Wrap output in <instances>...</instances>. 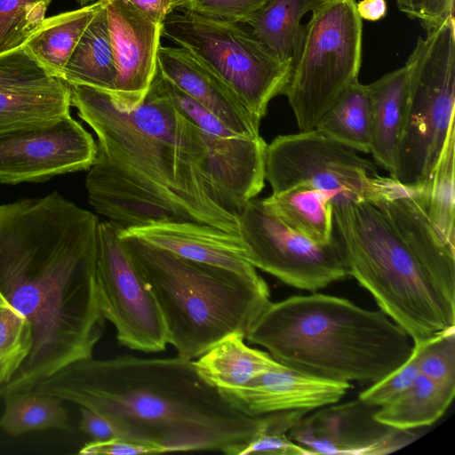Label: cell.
I'll list each match as a JSON object with an SVG mask.
<instances>
[{
  "label": "cell",
  "mask_w": 455,
  "mask_h": 455,
  "mask_svg": "<svg viewBox=\"0 0 455 455\" xmlns=\"http://www.w3.org/2000/svg\"><path fill=\"white\" fill-rule=\"evenodd\" d=\"M265 180L272 193L307 184L333 199L377 201L411 193L390 176H379L373 163L316 129L280 135L267 145Z\"/></svg>",
  "instance_id": "cell-10"
},
{
  "label": "cell",
  "mask_w": 455,
  "mask_h": 455,
  "mask_svg": "<svg viewBox=\"0 0 455 455\" xmlns=\"http://www.w3.org/2000/svg\"><path fill=\"white\" fill-rule=\"evenodd\" d=\"M92 136L70 115L0 132V183L37 182L89 170Z\"/></svg>",
  "instance_id": "cell-14"
},
{
  "label": "cell",
  "mask_w": 455,
  "mask_h": 455,
  "mask_svg": "<svg viewBox=\"0 0 455 455\" xmlns=\"http://www.w3.org/2000/svg\"><path fill=\"white\" fill-rule=\"evenodd\" d=\"M121 227L99 222L96 281L104 318L122 346L145 353L165 349L166 330L158 304L123 246Z\"/></svg>",
  "instance_id": "cell-12"
},
{
  "label": "cell",
  "mask_w": 455,
  "mask_h": 455,
  "mask_svg": "<svg viewBox=\"0 0 455 455\" xmlns=\"http://www.w3.org/2000/svg\"><path fill=\"white\" fill-rule=\"evenodd\" d=\"M98 218L60 194L0 204V291L33 345L0 398L92 357L105 321L96 281Z\"/></svg>",
  "instance_id": "cell-2"
},
{
  "label": "cell",
  "mask_w": 455,
  "mask_h": 455,
  "mask_svg": "<svg viewBox=\"0 0 455 455\" xmlns=\"http://www.w3.org/2000/svg\"><path fill=\"white\" fill-rule=\"evenodd\" d=\"M70 92L60 80L44 88L0 92V132L70 115Z\"/></svg>",
  "instance_id": "cell-28"
},
{
  "label": "cell",
  "mask_w": 455,
  "mask_h": 455,
  "mask_svg": "<svg viewBox=\"0 0 455 455\" xmlns=\"http://www.w3.org/2000/svg\"><path fill=\"white\" fill-rule=\"evenodd\" d=\"M32 345L30 323L0 291V388L25 363Z\"/></svg>",
  "instance_id": "cell-32"
},
{
  "label": "cell",
  "mask_w": 455,
  "mask_h": 455,
  "mask_svg": "<svg viewBox=\"0 0 455 455\" xmlns=\"http://www.w3.org/2000/svg\"><path fill=\"white\" fill-rule=\"evenodd\" d=\"M322 1L269 0L243 24L248 25L252 34L281 60L292 63L303 31L301 19Z\"/></svg>",
  "instance_id": "cell-27"
},
{
  "label": "cell",
  "mask_w": 455,
  "mask_h": 455,
  "mask_svg": "<svg viewBox=\"0 0 455 455\" xmlns=\"http://www.w3.org/2000/svg\"><path fill=\"white\" fill-rule=\"evenodd\" d=\"M419 355V346L413 343L410 357L395 371L362 391L358 399L377 408L394 399L409 387L420 373Z\"/></svg>",
  "instance_id": "cell-36"
},
{
  "label": "cell",
  "mask_w": 455,
  "mask_h": 455,
  "mask_svg": "<svg viewBox=\"0 0 455 455\" xmlns=\"http://www.w3.org/2000/svg\"><path fill=\"white\" fill-rule=\"evenodd\" d=\"M405 66V116L390 177L424 204L455 118L454 18L419 36Z\"/></svg>",
  "instance_id": "cell-7"
},
{
  "label": "cell",
  "mask_w": 455,
  "mask_h": 455,
  "mask_svg": "<svg viewBox=\"0 0 455 455\" xmlns=\"http://www.w3.org/2000/svg\"><path fill=\"white\" fill-rule=\"evenodd\" d=\"M361 402L328 405L303 416L288 432L289 437L313 455L387 454L413 442L411 430H398L376 421L373 409Z\"/></svg>",
  "instance_id": "cell-15"
},
{
  "label": "cell",
  "mask_w": 455,
  "mask_h": 455,
  "mask_svg": "<svg viewBox=\"0 0 455 455\" xmlns=\"http://www.w3.org/2000/svg\"><path fill=\"white\" fill-rule=\"evenodd\" d=\"M102 0H76L81 6H85L93 3H97Z\"/></svg>",
  "instance_id": "cell-44"
},
{
  "label": "cell",
  "mask_w": 455,
  "mask_h": 455,
  "mask_svg": "<svg viewBox=\"0 0 455 455\" xmlns=\"http://www.w3.org/2000/svg\"><path fill=\"white\" fill-rule=\"evenodd\" d=\"M308 411H291L269 413L262 427L247 441L228 447V455L272 454L313 455L292 441L289 430Z\"/></svg>",
  "instance_id": "cell-31"
},
{
  "label": "cell",
  "mask_w": 455,
  "mask_h": 455,
  "mask_svg": "<svg viewBox=\"0 0 455 455\" xmlns=\"http://www.w3.org/2000/svg\"><path fill=\"white\" fill-rule=\"evenodd\" d=\"M331 205L349 276L412 342L455 326V270L420 256L376 201L339 196Z\"/></svg>",
  "instance_id": "cell-5"
},
{
  "label": "cell",
  "mask_w": 455,
  "mask_h": 455,
  "mask_svg": "<svg viewBox=\"0 0 455 455\" xmlns=\"http://www.w3.org/2000/svg\"><path fill=\"white\" fill-rule=\"evenodd\" d=\"M413 343L419 346L421 374L437 381L455 382V326Z\"/></svg>",
  "instance_id": "cell-35"
},
{
  "label": "cell",
  "mask_w": 455,
  "mask_h": 455,
  "mask_svg": "<svg viewBox=\"0 0 455 455\" xmlns=\"http://www.w3.org/2000/svg\"><path fill=\"white\" fill-rule=\"evenodd\" d=\"M160 76L172 104L196 128L205 148L211 177L223 208L237 216L241 209L264 188L267 144L260 136L248 138L235 133Z\"/></svg>",
  "instance_id": "cell-13"
},
{
  "label": "cell",
  "mask_w": 455,
  "mask_h": 455,
  "mask_svg": "<svg viewBox=\"0 0 455 455\" xmlns=\"http://www.w3.org/2000/svg\"><path fill=\"white\" fill-rule=\"evenodd\" d=\"M331 194L299 184L264 198L265 204L289 228L318 243L334 238Z\"/></svg>",
  "instance_id": "cell-24"
},
{
  "label": "cell",
  "mask_w": 455,
  "mask_h": 455,
  "mask_svg": "<svg viewBox=\"0 0 455 455\" xmlns=\"http://www.w3.org/2000/svg\"><path fill=\"white\" fill-rule=\"evenodd\" d=\"M245 339L303 373L370 384L403 364L413 347L410 336L380 309L322 293L270 302Z\"/></svg>",
  "instance_id": "cell-4"
},
{
  "label": "cell",
  "mask_w": 455,
  "mask_h": 455,
  "mask_svg": "<svg viewBox=\"0 0 455 455\" xmlns=\"http://www.w3.org/2000/svg\"><path fill=\"white\" fill-rule=\"evenodd\" d=\"M126 235L180 257L228 268L245 275L257 274L247 260L238 235L206 224L167 221L121 229Z\"/></svg>",
  "instance_id": "cell-19"
},
{
  "label": "cell",
  "mask_w": 455,
  "mask_h": 455,
  "mask_svg": "<svg viewBox=\"0 0 455 455\" xmlns=\"http://www.w3.org/2000/svg\"><path fill=\"white\" fill-rule=\"evenodd\" d=\"M386 0H361L356 3V12L362 20L378 21L387 14Z\"/></svg>",
  "instance_id": "cell-42"
},
{
  "label": "cell",
  "mask_w": 455,
  "mask_h": 455,
  "mask_svg": "<svg viewBox=\"0 0 455 455\" xmlns=\"http://www.w3.org/2000/svg\"><path fill=\"white\" fill-rule=\"evenodd\" d=\"M80 429L95 441L120 437L115 426L103 415L84 406H80Z\"/></svg>",
  "instance_id": "cell-39"
},
{
  "label": "cell",
  "mask_w": 455,
  "mask_h": 455,
  "mask_svg": "<svg viewBox=\"0 0 455 455\" xmlns=\"http://www.w3.org/2000/svg\"><path fill=\"white\" fill-rule=\"evenodd\" d=\"M120 240L153 293L162 313L167 343L193 360L223 338L248 331L271 302L257 273L194 261L120 230Z\"/></svg>",
  "instance_id": "cell-6"
},
{
  "label": "cell",
  "mask_w": 455,
  "mask_h": 455,
  "mask_svg": "<svg viewBox=\"0 0 455 455\" xmlns=\"http://www.w3.org/2000/svg\"><path fill=\"white\" fill-rule=\"evenodd\" d=\"M116 68L110 95L121 109L142 103L157 74L162 24L152 20L128 0H102Z\"/></svg>",
  "instance_id": "cell-16"
},
{
  "label": "cell",
  "mask_w": 455,
  "mask_h": 455,
  "mask_svg": "<svg viewBox=\"0 0 455 455\" xmlns=\"http://www.w3.org/2000/svg\"><path fill=\"white\" fill-rule=\"evenodd\" d=\"M152 20L163 24L173 11L182 9L188 0H128Z\"/></svg>",
  "instance_id": "cell-41"
},
{
  "label": "cell",
  "mask_w": 455,
  "mask_h": 455,
  "mask_svg": "<svg viewBox=\"0 0 455 455\" xmlns=\"http://www.w3.org/2000/svg\"><path fill=\"white\" fill-rule=\"evenodd\" d=\"M116 76L107 13L102 2L66 63L60 79L68 84L89 86L112 95Z\"/></svg>",
  "instance_id": "cell-23"
},
{
  "label": "cell",
  "mask_w": 455,
  "mask_h": 455,
  "mask_svg": "<svg viewBox=\"0 0 455 455\" xmlns=\"http://www.w3.org/2000/svg\"><path fill=\"white\" fill-rule=\"evenodd\" d=\"M157 67L163 77L218 117L230 130L243 137H259L260 120L189 52L179 46L161 44Z\"/></svg>",
  "instance_id": "cell-18"
},
{
  "label": "cell",
  "mask_w": 455,
  "mask_h": 455,
  "mask_svg": "<svg viewBox=\"0 0 455 455\" xmlns=\"http://www.w3.org/2000/svg\"><path fill=\"white\" fill-rule=\"evenodd\" d=\"M236 217L247 260L283 283L316 291L349 276L335 237L314 242L285 225L263 199H251Z\"/></svg>",
  "instance_id": "cell-11"
},
{
  "label": "cell",
  "mask_w": 455,
  "mask_h": 455,
  "mask_svg": "<svg viewBox=\"0 0 455 455\" xmlns=\"http://www.w3.org/2000/svg\"><path fill=\"white\" fill-rule=\"evenodd\" d=\"M425 0H396L398 9L410 19H419Z\"/></svg>",
  "instance_id": "cell-43"
},
{
  "label": "cell",
  "mask_w": 455,
  "mask_h": 455,
  "mask_svg": "<svg viewBox=\"0 0 455 455\" xmlns=\"http://www.w3.org/2000/svg\"><path fill=\"white\" fill-rule=\"evenodd\" d=\"M161 453L151 445L124 437H115L103 441L92 440L85 443L79 451L83 455H133Z\"/></svg>",
  "instance_id": "cell-38"
},
{
  "label": "cell",
  "mask_w": 455,
  "mask_h": 455,
  "mask_svg": "<svg viewBox=\"0 0 455 455\" xmlns=\"http://www.w3.org/2000/svg\"><path fill=\"white\" fill-rule=\"evenodd\" d=\"M33 390L106 417L120 437L160 452L219 451L247 441L268 414L233 407L180 356L83 359L61 368Z\"/></svg>",
  "instance_id": "cell-3"
},
{
  "label": "cell",
  "mask_w": 455,
  "mask_h": 455,
  "mask_svg": "<svg viewBox=\"0 0 455 455\" xmlns=\"http://www.w3.org/2000/svg\"><path fill=\"white\" fill-rule=\"evenodd\" d=\"M350 387V382L325 379L282 365L240 389L219 392L235 409L259 416L328 406L338 403Z\"/></svg>",
  "instance_id": "cell-17"
},
{
  "label": "cell",
  "mask_w": 455,
  "mask_h": 455,
  "mask_svg": "<svg viewBox=\"0 0 455 455\" xmlns=\"http://www.w3.org/2000/svg\"><path fill=\"white\" fill-rule=\"evenodd\" d=\"M455 123L433 172L424 209L443 238L455 247Z\"/></svg>",
  "instance_id": "cell-30"
},
{
  "label": "cell",
  "mask_w": 455,
  "mask_h": 455,
  "mask_svg": "<svg viewBox=\"0 0 455 455\" xmlns=\"http://www.w3.org/2000/svg\"><path fill=\"white\" fill-rule=\"evenodd\" d=\"M454 395L455 382L437 381L419 373L409 387L378 407L373 418L398 430L428 427L444 414Z\"/></svg>",
  "instance_id": "cell-22"
},
{
  "label": "cell",
  "mask_w": 455,
  "mask_h": 455,
  "mask_svg": "<svg viewBox=\"0 0 455 455\" xmlns=\"http://www.w3.org/2000/svg\"><path fill=\"white\" fill-rule=\"evenodd\" d=\"M162 24V36L189 52L261 120L269 102L284 94L292 63L281 60L242 23L184 9Z\"/></svg>",
  "instance_id": "cell-9"
},
{
  "label": "cell",
  "mask_w": 455,
  "mask_h": 455,
  "mask_svg": "<svg viewBox=\"0 0 455 455\" xmlns=\"http://www.w3.org/2000/svg\"><path fill=\"white\" fill-rule=\"evenodd\" d=\"M315 129L355 151L370 153L371 105L367 85L358 80L352 83L322 116Z\"/></svg>",
  "instance_id": "cell-26"
},
{
  "label": "cell",
  "mask_w": 455,
  "mask_h": 455,
  "mask_svg": "<svg viewBox=\"0 0 455 455\" xmlns=\"http://www.w3.org/2000/svg\"><path fill=\"white\" fill-rule=\"evenodd\" d=\"M60 80L52 76L25 46L0 54V92L44 88Z\"/></svg>",
  "instance_id": "cell-34"
},
{
  "label": "cell",
  "mask_w": 455,
  "mask_h": 455,
  "mask_svg": "<svg viewBox=\"0 0 455 455\" xmlns=\"http://www.w3.org/2000/svg\"><path fill=\"white\" fill-rule=\"evenodd\" d=\"M269 0H188L184 10L220 20L243 23Z\"/></svg>",
  "instance_id": "cell-37"
},
{
  "label": "cell",
  "mask_w": 455,
  "mask_h": 455,
  "mask_svg": "<svg viewBox=\"0 0 455 455\" xmlns=\"http://www.w3.org/2000/svg\"><path fill=\"white\" fill-rule=\"evenodd\" d=\"M102 2L45 18L25 46L54 77L60 78L70 55Z\"/></svg>",
  "instance_id": "cell-25"
},
{
  "label": "cell",
  "mask_w": 455,
  "mask_h": 455,
  "mask_svg": "<svg viewBox=\"0 0 455 455\" xmlns=\"http://www.w3.org/2000/svg\"><path fill=\"white\" fill-rule=\"evenodd\" d=\"M51 0H0V54L22 47L45 19Z\"/></svg>",
  "instance_id": "cell-33"
},
{
  "label": "cell",
  "mask_w": 455,
  "mask_h": 455,
  "mask_svg": "<svg viewBox=\"0 0 455 455\" xmlns=\"http://www.w3.org/2000/svg\"><path fill=\"white\" fill-rule=\"evenodd\" d=\"M244 339L238 333L230 334L194 361L203 379L220 392L240 389L256 377L283 365L267 352L247 346Z\"/></svg>",
  "instance_id": "cell-21"
},
{
  "label": "cell",
  "mask_w": 455,
  "mask_h": 455,
  "mask_svg": "<svg viewBox=\"0 0 455 455\" xmlns=\"http://www.w3.org/2000/svg\"><path fill=\"white\" fill-rule=\"evenodd\" d=\"M303 25L284 94L299 132L315 129L340 93L358 80L363 21L355 0H323Z\"/></svg>",
  "instance_id": "cell-8"
},
{
  "label": "cell",
  "mask_w": 455,
  "mask_h": 455,
  "mask_svg": "<svg viewBox=\"0 0 455 455\" xmlns=\"http://www.w3.org/2000/svg\"><path fill=\"white\" fill-rule=\"evenodd\" d=\"M450 18H454V0H425L419 20L427 32Z\"/></svg>",
  "instance_id": "cell-40"
},
{
  "label": "cell",
  "mask_w": 455,
  "mask_h": 455,
  "mask_svg": "<svg viewBox=\"0 0 455 455\" xmlns=\"http://www.w3.org/2000/svg\"><path fill=\"white\" fill-rule=\"evenodd\" d=\"M0 427L8 435H19L49 428L71 431L62 400L35 390L6 394Z\"/></svg>",
  "instance_id": "cell-29"
},
{
  "label": "cell",
  "mask_w": 455,
  "mask_h": 455,
  "mask_svg": "<svg viewBox=\"0 0 455 455\" xmlns=\"http://www.w3.org/2000/svg\"><path fill=\"white\" fill-rule=\"evenodd\" d=\"M68 85L71 105L97 136L85 180L97 212L123 229L186 221L238 235L237 217L221 204L196 128L172 104L158 71L131 110L105 92Z\"/></svg>",
  "instance_id": "cell-1"
},
{
  "label": "cell",
  "mask_w": 455,
  "mask_h": 455,
  "mask_svg": "<svg viewBox=\"0 0 455 455\" xmlns=\"http://www.w3.org/2000/svg\"><path fill=\"white\" fill-rule=\"evenodd\" d=\"M408 70L404 65L367 84L371 105V145L370 154L384 170L393 172L403 130Z\"/></svg>",
  "instance_id": "cell-20"
}]
</instances>
